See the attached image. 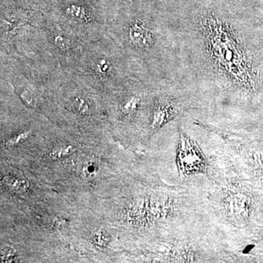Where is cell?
Segmentation results:
<instances>
[{"instance_id":"6da1fadb","label":"cell","mask_w":263,"mask_h":263,"mask_svg":"<svg viewBox=\"0 0 263 263\" xmlns=\"http://www.w3.org/2000/svg\"><path fill=\"white\" fill-rule=\"evenodd\" d=\"M129 37L132 42L138 46L146 47L152 43V34L149 29L142 22L133 24L129 29Z\"/></svg>"},{"instance_id":"7a4b0ae2","label":"cell","mask_w":263,"mask_h":263,"mask_svg":"<svg viewBox=\"0 0 263 263\" xmlns=\"http://www.w3.org/2000/svg\"><path fill=\"white\" fill-rule=\"evenodd\" d=\"M4 183L10 190L18 193L26 192L29 188L28 181L18 176H7L5 178Z\"/></svg>"},{"instance_id":"3957f363","label":"cell","mask_w":263,"mask_h":263,"mask_svg":"<svg viewBox=\"0 0 263 263\" xmlns=\"http://www.w3.org/2000/svg\"><path fill=\"white\" fill-rule=\"evenodd\" d=\"M67 13L71 15L72 18L81 21V22H86L89 20V15L86 9L83 7L78 5H71L67 9Z\"/></svg>"},{"instance_id":"277c9868","label":"cell","mask_w":263,"mask_h":263,"mask_svg":"<svg viewBox=\"0 0 263 263\" xmlns=\"http://www.w3.org/2000/svg\"><path fill=\"white\" fill-rule=\"evenodd\" d=\"M75 150V148L72 146H62L61 148H57L56 150H53V152H51L50 157L52 159H54V160L63 158V157H67V156L73 153Z\"/></svg>"},{"instance_id":"5b68a950","label":"cell","mask_w":263,"mask_h":263,"mask_svg":"<svg viewBox=\"0 0 263 263\" xmlns=\"http://www.w3.org/2000/svg\"><path fill=\"white\" fill-rule=\"evenodd\" d=\"M29 132H24V133H20V134L16 135V136L12 137L10 139L7 140L5 142V146L6 147H13L17 146L19 143L26 141L29 138Z\"/></svg>"},{"instance_id":"8992f818","label":"cell","mask_w":263,"mask_h":263,"mask_svg":"<svg viewBox=\"0 0 263 263\" xmlns=\"http://www.w3.org/2000/svg\"><path fill=\"white\" fill-rule=\"evenodd\" d=\"M74 106L78 111L83 115H89L91 113V108L89 103L82 98H76L73 101Z\"/></svg>"},{"instance_id":"52a82bcc","label":"cell","mask_w":263,"mask_h":263,"mask_svg":"<svg viewBox=\"0 0 263 263\" xmlns=\"http://www.w3.org/2000/svg\"><path fill=\"white\" fill-rule=\"evenodd\" d=\"M15 255V250L11 247H4L1 249V259L3 262H11Z\"/></svg>"},{"instance_id":"ba28073f","label":"cell","mask_w":263,"mask_h":263,"mask_svg":"<svg viewBox=\"0 0 263 263\" xmlns=\"http://www.w3.org/2000/svg\"><path fill=\"white\" fill-rule=\"evenodd\" d=\"M138 100L135 97L129 99L122 106V111L125 114L132 113L138 108Z\"/></svg>"},{"instance_id":"9c48e42d","label":"cell","mask_w":263,"mask_h":263,"mask_svg":"<svg viewBox=\"0 0 263 263\" xmlns=\"http://www.w3.org/2000/svg\"><path fill=\"white\" fill-rule=\"evenodd\" d=\"M94 241L95 245L99 247H104L107 245L108 241V238L103 232L100 231L95 233L94 236Z\"/></svg>"},{"instance_id":"30bf717a","label":"cell","mask_w":263,"mask_h":263,"mask_svg":"<svg viewBox=\"0 0 263 263\" xmlns=\"http://www.w3.org/2000/svg\"><path fill=\"white\" fill-rule=\"evenodd\" d=\"M98 167L96 163L95 162H89L87 164L84 166V174L86 177H91L94 176L98 173Z\"/></svg>"},{"instance_id":"8fae6325","label":"cell","mask_w":263,"mask_h":263,"mask_svg":"<svg viewBox=\"0 0 263 263\" xmlns=\"http://www.w3.org/2000/svg\"><path fill=\"white\" fill-rule=\"evenodd\" d=\"M109 69V64L106 60H103L99 62L98 65V70L100 73H105Z\"/></svg>"},{"instance_id":"7c38bea8","label":"cell","mask_w":263,"mask_h":263,"mask_svg":"<svg viewBox=\"0 0 263 263\" xmlns=\"http://www.w3.org/2000/svg\"><path fill=\"white\" fill-rule=\"evenodd\" d=\"M55 43H56L57 46L58 47L61 48H67V43H66V41L65 38L63 37V36H57L55 37Z\"/></svg>"}]
</instances>
